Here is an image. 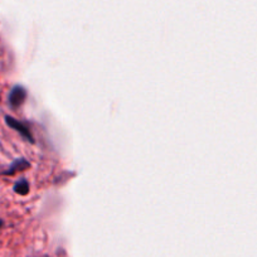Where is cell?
Listing matches in <instances>:
<instances>
[{
    "instance_id": "obj_1",
    "label": "cell",
    "mask_w": 257,
    "mask_h": 257,
    "mask_svg": "<svg viewBox=\"0 0 257 257\" xmlns=\"http://www.w3.org/2000/svg\"><path fill=\"white\" fill-rule=\"evenodd\" d=\"M6 122L9 127H12L13 130L18 132L19 134L22 135V138H23V139H26L27 142L34 143L33 135H32L31 130H29V127L26 125V123L21 122V121H18L17 118L12 117V116H6Z\"/></svg>"
},
{
    "instance_id": "obj_2",
    "label": "cell",
    "mask_w": 257,
    "mask_h": 257,
    "mask_svg": "<svg viewBox=\"0 0 257 257\" xmlns=\"http://www.w3.org/2000/svg\"><path fill=\"white\" fill-rule=\"evenodd\" d=\"M27 98V90L21 85H17L9 92V105L12 108H19Z\"/></svg>"
},
{
    "instance_id": "obj_3",
    "label": "cell",
    "mask_w": 257,
    "mask_h": 257,
    "mask_svg": "<svg viewBox=\"0 0 257 257\" xmlns=\"http://www.w3.org/2000/svg\"><path fill=\"white\" fill-rule=\"evenodd\" d=\"M29 167H31V164H29V163L27 162L26 159H22V158H21V159L14 160V162L11 164V167L8 168V170H6L3 174L4 175H14L16 173L27 170Z\"/></svg>"
},
{
    "instance_id": "obj_4",
    "label": "cell",
    "mask_w": 257,
    "mask_h": 257,
    "mask_svg": "<svg viewBox=\"0 0 257 257\" xmlns=\"http://www.w3.org/2000/svg\"><path fill=\"white\" fill-rule=\"evenodd\" d=\"M14 192L21 194V196H27L29 193V183L27 179H21L14 184Z\"/></svg>"
},
{
    "instance_id": "obj_5",
    "label": "cell",
    "mask_w": 257,
    "mask_h": 257,
    "mask_svg": "<svg viewBox=\"0 0 257 257\" xmlns=\"http://www.w3.org/2000/svg\"><path fill=\"white\" fill-rule=\"evenodd\" d=\"M3 224H4L3 219H0V228H2V227H3Z\"/></svg>"
}]
</instances>
